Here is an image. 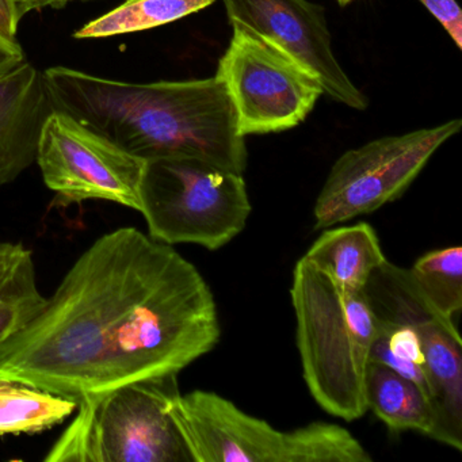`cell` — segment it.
Here are the masks:
<instances>
[{"label": "cell", "mask_w": 462, "mask_h": 462, "mask_svg": "<svg viewBox=\"0 0 462 462\" xmlns=\"http://www.w3.org/2000/svg\"><path fill=\"white\" fill-rule=\"evenodd\" d=\"M193 263L125 226L97 239L39 312L0 346V380L72 400L180 374L220 339Z\"/></svg>", "instance_id": "obj_1"}, {"label": "cell", "mask_w": 462, "mask_h": 462, "mask_svg": "<svg viewBox=\"0 0 462 462\" xmlns=\"http://www.w3.org/2000/svg\"><path fill=\"white\" fill-rule=\"evenodd\" d=\"M53 110L144 159L193 158L243 174L245 137L217 78L128 83L69 67L42 72Z\"/></svg>", "instance_id": "obj_2"}, {"label": "cell", "mask_w": 462, "mask_h": 462, "mask_svg": "<svg viewBox=\"0 0 462 462\" xmlns=\"http://www.w3.org/2000/svg\"><path fill=\"white\" fill-rule=\"evenodd\" d=\"M302 374L315 402L347 421L366 412L364 385L377 318L364 291H351L304 258L291 288Z\"/></svg>", "instance_id": "obj_3"}, {"label": "cell", "mask_w": 462, "mask_h": 462, "mask_svg": "<svg viewBox=\"0 0 462 462\" xmlns=\"http://www.w3.org/2000/svg\"><path fill=\"white\" fill-rule=\"evenodd\" d=\"M170 415L193 462H372L345 427L313 421L282 431L215 392L178 394Z\"/></svg>", "instance_id": "obj_4"}, {"label": "cell", "mask_w": 462, "mask_h": 462, "mask_svg": "<svg viewBox=\"0 0 462 462\" xmlns=\"http://www.w3.org/2000/svg\"><path fill=\"white\" fill-rule=\"evenodd\" d=\"M178 374L126 383L78 400V413L47 462H193L170 415Z\"/></svg>", "instance_id": "obj_5"}, {"label": "cell", "mask_w": 462, "mask_h": 462, "mask_svg": "<svg viewBox=\"0 0 462 462\" xmlns=\"http://www.w3.org/2000/svg\"><path fill=\"white\" fill-rule=\"evenodd\" d=\"M152 239L215 251L247 226L251 213L243 174L193 158L148 161L142 210Z\"/></svg>", "instance_id": "obj_6"}, {"label": "cell", "mask_w": 462, "mask_h": 462, "mask_svg": "<svg viewBox=\"0 0 462 462\" xmlns=\"http://www.w3.org/2000/svg\"><path fill=\"white\" fill-rule=\"evenodd\" d=\"M461 128L462 120H451L434 128L373 140L343 153L316 199L315 228H331L396 201Z\"/></svg>", "instance_id": "obj_7"}, {"label": "cell", "mask_w": 462, "mask_h": 462, "mask_svg": "<svg viewBox=\"0 0 462 462\" xmlns=\"http://www.w3.org/2000/svg\"><path fill=\"white\" fill-rule=\"evenodd\" d=\"M232 28L216 78L231 99L239 134H278L300 125L324 94L318 80L253 32Z\"/></svg>", "instance_id": "obj_8"}, {"label": "cell", "mask_w": 462, "mask_h": 462, "mask_svg": "<svg viewBox=\"0 0 462 462\" xmlns=\"http://www.w3.org/2000/svg\"><path fill=\"white\" fill-rule=\"evenodd\" d=\"M37 163L45 185L64 204L97 199L142 210L147 161L66 113L53 110L45 121Z\"/></svg>", "instance_id": "obj_9"}, {"label": "cell", "mask_w": 462, "mask_h": 462, "mask_svg": "<svg viewBox=\"0 0 462 462\" xmlns=\"http://www.w3.org/2000/svg\"><path fill=\"white\" fill-rule=\"evenodd\" d=\"M377 318L412 324L421 337L431 404L432 439L462 448V340L456 323L440 316L419 293L407 269L386 261L364 288Z\"/></svg>", "instance_id": "obj_10"}, {"label": "cell", "mask_w": 462, "mask_h": 462, "mask_svg": "<svg viewBox=\"0 0 462 462\" xmlns=\"http://www.w3.org/2000/svg\"><path fill=\"white\" fill-rule=\"evenodd\" d=\"M232 26L253 32L312 75L329 98L366 110L367 97L351 82L332 51L324 9L310 0H223Z\"/></svg>", "instance_id": "obj_11"}, {"label": "cell", "mask_w": 462, "mask_h": 462, "mask_svg": "<svg viewBox=\"0 0 462 462\" xmlns=\"http://www.w3.org/2000/svg\"><path fill=\"white\" fill-rule=\"evenodd\" d=\"M52 112L44 75L28 61L0 78V186L14 182L37 162Z\"/></svg>", "instance_id": "obj_12"}, {"label": "cell", "mask_w": 462, "mask_h": 462, "mask_svg": "<svg viewBox=\"0 0 462 462\" xmlns=\"http://www.w3.org/2000/svg\"><path fill=\"white\" fill-rule=\"evenodd\" d=\"M302 258L351 291H364L373 273L388 261L377 234L366 223L331 226Z\"/></svg>", "instance_id": "obj_13"}, {"label": "cell", "mask_w": 462, "mask_h": 462, "mask_svg": "<svg viewBox=\"0 0 462 462\" xmlns=\"http://www.w3.org/2000/svg\"><path fill=\"white\" fill-rule=\"evenodd\" d=\"M364 396L367 410L392 431H416L434 438L437 418L431 402L415 383L394 370L369 362Z\"/></svg>", "instance_id": "obj_14"}, {"label": "cell", "mask_w": 462, "mask_h": 462, "mask_svg": "<svg viewBox=\"0 0 462 462\" xmlns=\"http://www.w3.org/2000/svg\"><path fill=\"white\" fill-rule=\"evenodd\" d=\"M44 302L32 251L23 243L0 242V346L20 331Z\"/></svg>", "instance_id": "obj_15"}, {"label": "cell", "mask_w": 462, "mask_h": 462, "mask_svg": "<svg viewBox=\"0 0 462 462\" xmlns=\"http://www.w3.org/2000/svg\"><path fill=\"white\" fill-rule=\"evenodd\" d=\"M77 400L0 380V437L39 434L63 423L77 411Z\"/></svg>", "instance_id": "obj_16"}, {"label": "cell", "mask_w": 462, "mask_h": 462, "mask_svg": "<svg viewBox=\"0 0 462 462\" xmlns=\"http://www.w3.org/2000/svg\"><path fill=\"white\" fill-rule=\"evenodd\" d=\"M215 0H125L117 9L86 23L75 39H106L175 23L207 9Z\"/></svg>", "instance_id": "obj_17"}, {"label": "cell", "mask_w": 462, "mask_h": 462, "mask_svg": "<svg viewBox=\"0 0 462 462\" xmlns=\"http://www.w3.org/2000/svg\"><path fill=\"white\" fill-rule=\"evenodd\" d=\"M408 270L419 293L443 318L456 323L462 310V247L430 251Z\"/></svg>", "instance_id": "obj_18"}, {"label": "cell", "mask_w": 462, "mask_h": 462, "mask_svg": "<svg viewBox=\"0 0 462 462\" xmlns=\"http://www.w3.org/2000/svg\"><path fill=\"white\" fill-rule=\"evenodd\" d=\"M369 362L383 365L412 381L431 402L423 342L412 324L377 318Z\"/></svg>", "instance_id": "obj_19"}, {"label": "cell", "mask_w": 462, "mask_h": 462, "mask_svg": "<svg viewBox=\"0 0 462 462\" xmlns=\"http://www.w3.org/2000/svg\"><path fill=\"white\" fill-rule=\"evenodd\" d=\"M448 32L458 50L462 48V12L456 0H419Z\"/></svg>", "instance_id": "obj_20"}, {"label": "cell", "mask_w": 462, "mask_h": 462, "mask_svg": "<svg viewBox=\"0 0 462 462\" xmlns=\"http://www.w3.org/2000/svg\"><path fill=\"white\" fill-rule=\"evenodd\" d=\"M26 61L23 47L18 42H10L0 37V78Z\"/></svg>", "instance_id": "obj_21"}, {"label": "cell", "mask_w": 462, "mask_h": 462, "mask_svg": "<svg viewBox=\"0 0 462 462\" xmlns=\"http://www.w3.org/2000/svg\"><path fill=\"white\" fill-rule=\"evenodd\" d=\"M20 23L12 0H0V37L6 42H18L17 31Z\"/></svg>", "instance_id": "obj_22"}, {"label": "cell", "mask_w": 462, "mask_h": 462, "mask_svg": "<svg viewBox=\"0 0 462 462\" xmlns=\"http://www.w3.org/2000/svg\"><path fill=\"white\" fill-rule=\"evenodd\" d=\"M75 0H12L17 17L23 20L26 14L36 10L52 7V9H61L66 5L71 4Z\"/></svg>", "instance_id": "obj_23"}, {"label": "cell", "mask_w": 462, "mask_h": 462, "mask_svg": "<svg viewBox=\"0 0 462 462\" xmlns=\"http://www.w3.org/2000/svg\"><path fill=\"white\" fill-rule=\"evenodd\" d=\"M353 0H337V4L340 5V6H347L348 4H351Z\"/></svg>", "instance_id": "obj_24"}]
</instances>
